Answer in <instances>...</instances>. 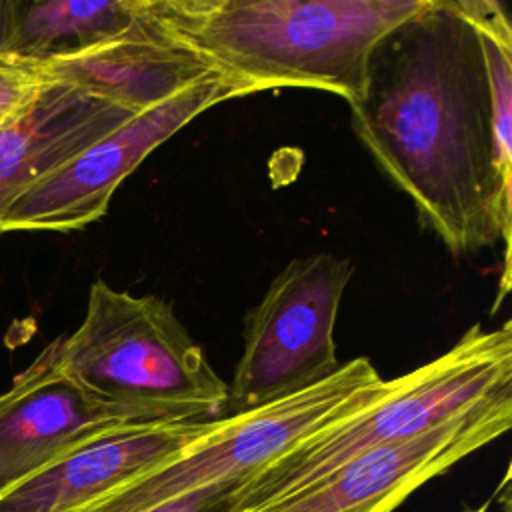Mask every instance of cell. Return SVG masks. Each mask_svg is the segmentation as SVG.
Segmentation results:
<instances>
[{
	"instance_id": "obj_17",
	"label": "cell",
	"mask_w": 512,
	"mask_h": 512,
	"mask_svg": "<svg viewBox=\"0 0 512 512\" xmlns=\"http://www.w3.org/2000/svg\"><path fill=\"white\" fill-rule=\"evenodd\" d=\"M10 10H12V0H0V48H2V42H4L6 28H8Z\"/></svg>"
},
{
	"instance_id": "obj_11",
	"label": "cell",
	"mask_w": 512,
	"mask_h": 512,
	"mask_svg": "<svg viewBox=\"0 0 512 512\" xmlns=\"http://www.w3.org/2000/svg\"><path fill=\"white\" fill-rule=\"evenodd\" d=\"M46 82L68 84L132 114L148 110L180 90L220 76L188 46L162 32L146 12L124 36L74 52L34 60Z\"/></svg>"
},
{
	"instance_id": "obj_6",
	"label": "cell",
	"mask_w": 512,
	"mask_h": 512,
	"mask_svg": "<svg viewBox=\"0 0 512 512\" xmlns=\"http://www.w3.org/2000/svg\"><path fill=\"white\" fill-rule=\"evenodd\" d=\"M352 274L348 258L328 252L284 266L244 316L242 354L224 416L292 396L338 372L334 326Z\"/></svg>"
},
{
	"instance_id": "obj_8",
	"label": "cell",
	"mask_w": 512,
	"mask_h": 512,
	"mask_svg": "<svg viewBox=\"0 0 512 512\" xmlns=\"http://www.w3.org/2000/svg\"><path fill=\"white\" fill-rule=\"evenodd\" d=\"M512 392L418 436L370 448L286 498L252 512H394L414 490L508 432Z\"/></svg>"
},
{
	"instance_id": "obj_7",
	"label": "cell",
	"mask_w": 512,
	"mask_h": 512,
	"mask_svg": "<svg viewBox=\"0 0 512 512\" xmlns=\"http://www.w3.org/2000/svg\"><path fill=\"white\" fill-rule=\"evenodd\" d=\"M242 96L222 76L204 78L142 110L18 194L0 214L4 232H70L100 220L124 178L208 108Z\"/></svg>"
},
{
	"instance_id": "obj_3",
	"label": "cell",
	"mask_w": 512,
	"mask_h": 512,
	"mask_svg": "<svg viewBox=\"0 0 512 512\" xmlns=\"http://www.w3.org/2000/svg\"><path fill=\"white\" fill-rule=\"evenodd\" d=\"M52 346L66 376L140 424L224 416L228 384L160 296L96 278L84 320Z\"/></svg>"
},
{
	"instance_id": "obj_14",
	"label": "cell",
	"mask_w": 512,
	"mask_h": 512,
	"mask_svg": "<svg viewBox=\"0 0 512 512\" xmlns=\"http://www.w3.org/2000/svg\"><path fill=\"white\" fill-rule=\"evenodd\" d=\"M484 54L492 138L502 168L512 174V28L502 4L492 0H458Z\"/></svg>"
},
{
	"instance_id": "obj_9",
	"label": "cell",
	"mask_w": 512,
	"mask_h": 512,
	"mask_svg": "<svg viewBox=\"0 0 512 512\" xmlns=\"http://www.w3.org/2000/svg\"><path fill=\"white\" fill-rule=\"evenodd\" d=\"M140 424L66 376L52 342L0 394V496L82 442Z\"/></svg>"
},
{
	"instance_id": "obj_4",
	"label": "cell",
	"mask_w": 512,
	"mask_h": 512,
	"mask_svg": "<svg viewBox=\"0 0 512 512\" xmlns=\"http://www.w3.org/2000/svg\"><path fill=\"white\" fill-rule=\"evenodd\" d=\"M508 392L510 322L496 330L476 324L448 352L398 376L388 394L312 434L248 478L230 492V508L252 512L274 504L370 448L418 436Z\"/></svg>"
},
{
	"instance_id": "obj_5",
	"label": "cell",
	"mask_w": 512,
	"mask_h": 512,
	"mask_svg": "<svg viewBox=\"0 0 512 512\" xmlns=\"http://www.w3.org/2000/svg\"><path fill=\"white\" fill-rule=\"evenodd\" d=\"M394 384L396 378L384 380L368 358L344 362L312 388L222 416L212 432L82 512H142L198 488L236 490L312 434L388 394Z\"/></svg>"
},
{
	"instance_id": "obj_13",
	"label": "cell",
	"mask_w": 512,
	"mask_h": 512,
	"mask_svg": "<svg viewBox=\"0 0 512 512\" xmlns=\"http://www.w3.org/2000/svg\"><path fill=\"white\" fill-rule=\"evenodd\" d=\"M144 0H12L0 52L42 60L74 54L128 34Z\"/></svg>"
},
{
	"instance_id": "obj_10",
	"label": "cell",
	"mask_w": 512,
	"mask_h": 512,
	"mask_svg": "<svg viewBox=\"0 0 512 512\" xmlns=\"http://www.w3.org/2000/svg\"><path fill=\"white\" fill-rule=\"evenodd\" d=\"M220 418L106 430L0 496V512H82L206 436Z\"/></svg>"
},
{
	"instance_id": "obj_2",
	"label": "cell",
	"mask_w": 512,
	"mask_h": 512,
	"mask_svg": "<svg viewBox=\"0 0 512 512\" xmlns=\"http://www.w3.org/2000/svg\"><path fill=\"white\" fill-rule=\"evenodd\" d=\"M426 0H146L150 20L242 96L320 88L356 102L374 46Z\"/></svg>"
},
{
	"instance_id": "obj_15",
	"label": "cell",
	"mask_w": 512,
	"mask_h": 512,
	"mask_svg": "<svg viewBox=\"0 0 512 512\" xmlns=\"http://www.w3.org/2000/svg\"><path fill=\"white\" fill-rule=\"evenodd\" d=\"M46 86L34 60L0 52V132L30 110Z\"/></svg>"
},
{
	"instance_id": "obj_1",
	"label": "cell",
	"mask_w": 512,
	"mask_h": 512,
	"mask_svg": "<svg viewBox=\"0 0 512 512\" xmlns=\"http://www.w3.org/2000/svg\"><path fill=\"white\" fill-rule=\"evenodd\" d=\"M356 136L454 256L504 244L508 292L512 174L496 154L480 40L458 0L426 4L372 50Z\"/></svg>"
},
{
	"instance_id": "obj_16",
	"label": "cell",
	"mask_w": 512,
	"mask_h": 512,
	"mask_svg": "<svg viewBox=\"0 0 512 512\" xmlns=\"http://www.w3.org/2000/svg\"><path fill=\"white\" fill-rule=\"evenodd\" d=\"M230 492L232 488H226V486L198 488V490L178 494L142 512H232Z\"/></svg>"
},
{
	"instance_id": "obj_12",
	"label": "cell",
	"mask_w": 512,
	"mask_h": 512,
	"mask_svg": "<svg viewBox=\"0 0 512 512\" xmlns=\"http://www.w3.org/2000/svg\"><path fill=\"white\" fill-rule=\"evenodd\" d=\"M130 116L84 90L48 82L30 110L0 132V214L18 194Z\"/></svg>"
}]
</instances>
